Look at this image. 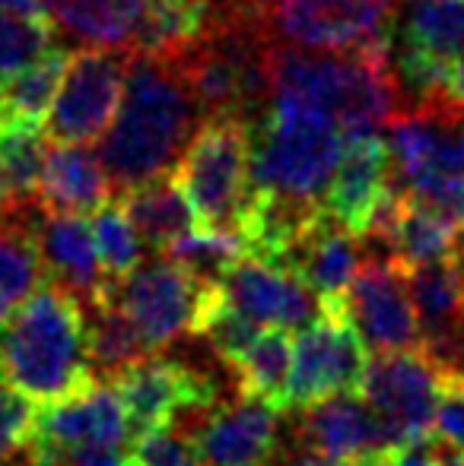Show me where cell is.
<instances>
[{
    "mask_svg": "<svg viewBox=\"0 0 464 466\" xmlns=\"http://www.w3.org/2000/svg\"><path fill=\"white\" fill-rule=\"evenodd\" d=\"M401 0H258L271 42L388 57Z\"/></svg>",
    "mask_w": 464,
    "mask_h": 466,
    "instance_id": "cell-6",
    "label": "cell"
},
{
    "mask_svg": "<svg viewBox=\"0 0 464 466\" xmlns=\"http://www.w3.org/2000/svg\"><path fill=\"white\" fill-rule=\"evenodd\" d=\"M442 371H446V365L423 346L376 352V359H369L359 393L369 400L397 444L429 441Z\"/></svg>",
    "mask_w": 464,
    "mask_h": 466,
    "instance_id": "cell-9",
    "label": "cell"
},
{
    "mask_svg": "<svg viewBox=\"0 0 464 466\" xmlns=\"http://www.w3.org/2000/svg\"><path fill=\"white\" fill-rule=\"evenodd\" d=\"M284 466H369V463H356V461H344V457L325 454V451H315L309 444H299L296 451L284 457Z\"/></svg>",
    "mask_w": 464,
    "mask_h": 466,
    "instance_id": "cell-36",
    "label": "cell"
},
{
    "mask_svg": "<svg viewBox=\"0 0 464 466\" xmlns=\"http://www.w3.org/2000/svg\"><path fill=\"white\" fill-rule=\"evenodd\" d=\"M242 393H252L277 410H290L293 337L286 327H264L248 352L232 365Z\"/></svg>",
    "mask_w": 464,
    "mask_h": 466,
    "instance_id": "cell-25",
    "label": "cell"
},
{
    "mask_svg": "<svg viewBox=\"0 0 464 466\" xmlns=\"http://www.w3.org/2000/svg\"><path fill=\"white\" fill-rule=\"evenodd\" d=\"M36 209L38 207L0 216V324L36 292L45 277L42 254L32 232Z\"/></svg>",
    "mask_w": 464,
    "mask_h": 466,
    "instance_id": "cell-24",
    "label": "cell"
},
{
    "mask_svg": "<svg viewBox=\"0 0 464 466\" xmlns=\"http://www.w3.org/2000/svg\"><path fill=\"white\" fill-rule=\"evenodd\" d=\"M162 254H169V258H175L179 264H185L194 277H201L207 282H220L235 260L245 258L248 248L239 232L194 228V232H188L185 238H179L169 251H162Z\"/></svg>",
    "mask_w": 464,
    "mask_h": 466,
    "instance_id": "cell-28",
    "label": "cell"
},
{
    "mask_svg": "<svg viewBox=\"0 0 464 466\" xmlns=\"http://www.w3.org/2000/svg\"><path fill=\"white\" fill-rule=\"evenodd\" d=\"M344 311L369 352H397L423 346L420 318L410 299L404 267L395 258H363L353 277Z\"/></svg>",
    "mask_w": 464,
    "mask_h": 466,
    "instance_id": "cell-11",
    "label": "cell"
},
{
    "mask_svg": "<svg viewBox=\"0 0 464 466\" xmlns=\"http://www.w3.org/2000/svg\"><path fill=\"white\" fill-rule=\"evenodd\" d=\"M213 282L194 277L185 264L160 254L150 264H137L128 277L108 282L106 295L118 301L130 324L137 327L150 356L175 343L181 333H191L204 295Z\"/></svg>",
    "mask_w": 464,
    "mask_h": 466,
    "instance_id": "cell-7",
    "label": "cell"
},
{
    "mask_svg": "<svg viewBox=\"0 0 464 466\" xmlns=\"http://www.w3.org/2000/svg\"><path fill=\"white\" fill-rule=\"evenodd\" d=\"M299 410V444H309L344 461L369 463L395 448L388 425L378 419L363 393H335Z\"/></svg>",
    "mask_w": 464,
    "mask_h": 466,
    "instance_id": "cell-16",
    "label": "cell"
},
{
    "mask_svg": "<svg viewBox=\"0 0 464 466\" xmlns=\"http://www.w3.org/2000/svg\"><path fill=\"white\" fill-rule=\"evenodd\" d=\"M134 457L140 466H201L188 435L175 422L137 435Z\"/></svg>",
    "mask_w": 464,
    "mask_h": 466,
    "instance_id": "cell-34",
    "label": "cell"
},
{
    "mask_svg": "<svg viewBox=\"0 0 464 466\" xmlns=\"http://www.w3.org/2000/svg\"><path fill=\"white\" fill-rule=\"evenodd\" d=\"M439 466H464V454H459V451H449V448H442Z\"/></svg>",
    "mask_w": 464,
    "mask_h": 466,
    "instance_id": "cell-40",
    "label": "cell"
},
{
    "mask_svg": "<svg viewBox=\"0 0 464 466\" xmlns=\"http://www.w3.org/2000/svg\"><path fill=\"white\" fill-rule=\"evenodd\" d=\"M45 137H48L45 124L0 117V168L10 181L16 213L38 207V181H42L45 156H48Z\"/></svg>",
    "mask_w": 464,
    "mask_h": 466,
    "instance_id": "cell-27",
    "label": "cell"
},
{
    "mask_svg": "<svg viewBox=\"0 0 464 466\" xmlns=\"http://www.w3.org/2000/svg\"><path fill=\"white\" fill-rule=\"evenodd\" d=\"M0 10H13V13H29V16H45V4L42 0H0Z\"/></svg>",
    "mask_w": 464,
    "mask_h": 466,
    "instance_id": "cell-38",
    "label": "cell"
},
{
    "mask_svg": "<svg viewBox=\"0 0 464 466\" xmlns=\"http://www.w3.org/2000/svg\"><path fill=\"white\" fill-rule=\"evenodd\" d=\"M0 380L36 406L93 384L87 305L61 282L38 289L0 324Z\"/></svg>",
    "mask_w": 464,
    "mask_h": 466,
    "instance_id": "cell-2",
    "label": "cell"
},
{
    "mask_svg": "<svg viewBox=\"0 0 464 466\" xmlns=\"http://www.w3.org/2000/svg\"><path fill=\"white\" fill-rule=\"evenodd\" d=\"M391 45H407L442 61L464 55V0H401Z\"/></svg>",
    "mask_w": 464,
    "mask_h": 466,
    "instance_id": "cell-23",
    "label": "cell"
},
{
    "mask_svg": "<svg viewBox=\"0 0 464 466\" xmlns=\"http://www.w3.org/2000/svg\"><path fill=\"white\" fill-rule=\"evenodd\" d=\"M201 108L172 57L130 51L115 124L99 143L102 166L118 194L169 175L198 134Z\"/></svg>",
    "mask_w": 464,
    "mask_h": 466,
    "instance_id": "cell-1",
    "label": "cell"
},
{
    "mask_svg": "<svg viewBox=\"0 0 464 466\" xmlns=\"http://www.w3.org/2000/svg\"><path fill=\"white\" fill-rule=\"evenodd\" d=\"M32 232H36V245L48 279L70 289L83 305H93L106 295L112 277L102 267L93 226L87 216L38 209Z\"/></svg>",
    "mask_w": 464,
    "mask_h": 466,
    "instance_id": "cell-17",
    "label": "cell"
},
{
    "mask_svg": "<svg viewBox=\"0 0 464 466\" xmlns=\"http://www.w3.org/2000/svg\"><path fill=\"white\" fill-rule=\"evenodd\" d=\"M401 194L407 200L420 203V207L436 209V213L446 216L452 226H459L464 232V168H459V172L423 175V178L404 185Z\"/></svg>",
    "mask_w": 464,
    "mask_h": 466,
    "instance_id": "cell-32",
    "label": "cell"
},
{
    "mask_svg": "<svg viewBox=\"0 0 464 466\" xmlns=\"http://www.w3.org/2000/svg\"><path fill=\"white\" fill-rule=\"evenodd\" d=\"M452 137L459 143V153L464 156V111H455L452 115Z\"/></svg>",
    "mask_w": 464,
    "mask_h": 466,
    "instance_id": "cell-39",
    "label": "cell"
},
{
    "mask_svg": "<svg viewBox=\"0 0 464 466\" xmlns=\"http://www.w3.org/2000/svg\"><path fill=\"white\" fill-rule=\"evenodd\" d=\"M442 448H433V438L429 441H407L395 444V448L382 451L369 466H439Z\"/></svg>",
    "mask_w": 464,
    "mask_h": 466,
    "instance_id": "cell-35",
    "label": "cell"
},
{
    "mask_svg": "<svg viewBox=\"0 0 464 466\" xmlns=\"http://www.w3.org/2000/svg\"><path fill=\"white\" fill-rule=\"evenodd\" d=\"M121 207L128 213L130 226L140 235V241L153 248L156 254L169 251L179 238L201 228L198 213H194L191 200H188L175 175H160V178L124 190Z\"/></svg>",
    "mask_w": 464,
    "mask_h": 466,
    "instance_id": "cell-21",
    "label": "cell"
},
{
    "mask_svg": "<svg viewBox=\"0 0 464 466\" xmlns=\"http://www.w3.org/2000/svg\"><path fill=\"white\" fill-rule=\"evenodd\" d=\"M89 226H93L102 267H106V273L112 279L128 277V273L143 260L140 235H137V228L130 226L121 203L108 200V203H102L99 209H93V213H89Z\"/></svg>",
    "mask_w": 464,
    "mask_h": 466,
    "instance_id": "cell-29",
    "label": "cell"
},
{
    "mask_svg": "<svg viewBox=\"0 0 464 466\" xmlns=\"http://www.w3.org/2000/svg\"><path fill=\"white\" fill-rule=\"evenodd\" d=\"M42 4L61 29L99 48H128L147 10V0H42Z\"/></svg>",
    "mask_w": 464,
    "mask_h": 466,
    "instance_id": "cell-22",
    "label": "cell"
},
{
    "mask_svg": "<svg viewBox=\"0 0 464 466\" xmlns=\"http://www.w3.org/2000/svg\"><path fill=\"white\" fill-rule=\"evenodd\" d=\"M181 190L198 213L201 228L239 232L254 197L252 127L239 117H211L179 159Z\"/></svg>",
    "mask_w": 464,
    "mask_h": 466,
    "instance_id": "cell-5",
    "label": "cell"
},
{
    "mask_svg": "<svg viewBox=\"0 0 464 466\" xmlns=\"http://www.w3.org/2000/svg\"><path fill=\"white\" fill-rule=\"evenodd\" d=\"M128 61L130 48L89 45L83 51H70L61 89L45 115V134L55 143L99 140L121 105Z\"/></svg>",
    "mask_w": 464,
    "mask_h": 466,
    "instance_id": "cell-8",
    "label": "cell"
},
{
    "mask_svg": "<svg viewBox=\"0 0 464 466\" xmlns=\"http://www.w3.org/2000/svg\"><path fill=\"white\" fill-rule=\"evenodd\" d=\"M55 29L45 16L0 10V76L29 67L51 48Z\"/></svg>",
    "mask_w": 464,
    "mask_h": 466,
    "instance_id": "cell-30",
    "label": "cell"
},
{
    "mask_svg": "<svg viewBox=\"0 0 464 466\" xmlns=\"http://www.w3.org/2000/svg\"><path fill=\"white\" fill-rule=\"evenodd\" d=\"M29 441L45 448H124L134 441L121 397L108 380H93L67 397L36 410Z\"/></svg>",
    "mask_w": 464,
    "mask_h": 466,
    "instance_id": "cell-14",
    "label": "cell"
},
{
    "mask_svg": "<svg viewBox=\"0 0 464 466\" xmlns=\"http://www.w3.org/2000/svg\"><path fill=\"white\" fill-rule=\"evenodd\" d=\"M363 258V238L344 228L337 219H331L322 207V213L299 232V238L293 241L280 264L290 267L318 295L322 308H344V295H347Z\"/></svg>",
    "mask_w": 464,
    "mask_h": 466,
    "instance_id": "cell-19",
    "label": "cell"
},
{
    "mask_svg": "<svg viewBox=\"0 0 464 466\" xmlns=\"http://www.w3.org/2000/svg\"><path fill=\"white\" fill-rule=\"evenodd\" d=\"M369 346L344 308H322L293 337L290 406H309L335 393H359L369 369Z\"/></svg>",
    "mask_w": 464,
    "mask_h": 466,
    "instance_id": "cell-10",
    "label": "cell"
},
{
    "mask_svg": "<svg viewBox=\"0 0 464 466\" xmlns=\"http://www.w3.org/2000/svg\"><path fill=\"white\" fill-rule=\"evenodd\" d=\"M36 410L38 406L32 400L0 380V466L26 463V448L36 429Z\"/></svg>",
    "mask_w": 464,
    "mask_h": 466,
    "instance_id": "cell-31",
    "label": "cell"
},
{
    "mask_svg": "<svg viewBox=\"0 0 464 466\" xmlns=\"http://www.w3.org/2000/svg\"><path fill=\"white\" fill-rule=\"evenodd\" d=\"M112 181L102 156L87 143H51L38 181V207L89 216L112 200Z\"/></svg>",
    "mask_w": 464,
    "mask_h": 466,
    "instance_id": "cell-20",
    "label": "cell"
},
{
    "mask_svg": "<svg viewBox=\"0 0 464 466\" xmlns=\"http://www.w3.org/2000/svg\"><path fill=\"white\" fill-rule=\"evenodd\" d=\"M442 108L446 111H464V55L449 61L446 93H442Z\"/></svg>",
    "mask_w": 464,
    "mask_h": 466,
    "instance_id": "cell-37",
    "label": "cell"
},
{
    "mask_svg": "<svg viewBox=\"0 0 464 466\" xmlns=\"http://www.w3.org/2000/svg\"><path fill=\"white\" fill-rule=\"evenodd\" d=\"M433 441L464 454V369H455V365H446L442 371Z\"/></svg>",
    "mask_w": 464,
    "mask_h": 466,
    "instance_id": "cell-33",
    "label": "cell"
},
{
    "mask_svg": "<svg viewBox=\"0 0 464 466\" xmlns=\"http://www.w3.org/2000/svg\"><path fill=\"white\" fill-rule=\"evenodd\" d=\"M395 187L391 181L388 143L378 134H353L337 162V172L325 190V213L337 219L344 228L363 238L376 209Z\"/></svg>",
    "mask_w": 464,
    "mask_h": 466,
    "instance_id": "cell-18",
    "label": "cell"
},
{
    "mask_svg": "<svg viewBox=\"0 0 464 466\" xmlns=\"http://www.w3.org/2000/svg\"><path fill=\"white\" fill-rule=\"evenodd\" d=\"M280 412L267 400L239 393L232 403L207 406L198 429L185 435L201 466H271L280 444Z\"/></svg>",
    "mask_w": 464,
    "mask_h": 466,
    "instance_id": "cell-12",
    "label": "cell"
},
{
    "mask_svg": "<svg viewBox=\"0 0 464 466\" xmlns=\"http://www.w3.org/2000/svg\"><path fill=\"white\" fill-rule=\"evenodd\" d=\"M124 466H140V463H137V457L130 454V457H128V463H124Z\"/></svg>",
    "mask_w": 464,
    "mask_h": 466,
    "instance_id": "cell-41",
    "label": "cell"
},
{
    "mask_svg": "<svg viewBox=\"0 0 464 466\" xmlns=\"http://www.w3.org/2000/svg\"><path fill=\"white\" fill-rule=\"evenodd\" d=\"M70 64L67 48H48L29 67L0 76V117L45 124L51 102L61 89L64 70Z\"/></svg>",
    "mask_w": 464,
    "mask_h": 466,
    "instance_id": "cell-26",
    "label": "cell"
},
{
    "mask_svg": "<svg viewBox=\"0 0 464 466\" xmlns=\"http://www.w3.org/2000/svg\"><path fill=\"white\" fill-rule=\"evenodd\" d=\"M226 301L264 327L303 330L318 318L322 301L290 267L245 254L220 279Z\"/></svg>",
    "mask_w": 464,
    "mask_h": 466,
    "instance_id": "cell-15",
    "label": "cell"
},
{
    "mask_svg": "<svg viewBox=\"0 0 464 466\" xmlns=\"http://www.w3.org/2000/svg\"><path fill=\"white\" fill-rule=\"evenodd\" d=\"M128 410L130 435L179 422L185 412H201L213 403V387L204 374L169 359H140L108 378Z\"/></svg>",
    "mask_w": 464,
    "mask_h": 466,
    "instance_id": "cell-13",
    "label": "cell"
},
{
    "mask_svg": "<svg viewBox=\"0 0 464 466\" xmlns=\"http://www.w3.org/2000/svg\"><path fill=\"white\" fill-rule=\"evenodd\" d=\"M347 147L344 127L322 108L273 98L252 134V181L280 200L322 207Z\"/></svg>",
    "mask_w": 464,
    "mask_h": 466,
    "instance_id": "cell-4",
    "label": "cell"
},
{
    "mask_svg": "<svg viewBox=\"0 0 464 466\" xmlns=\"http://www.w3.org/2000/svg\"><path fill=\"white\" fill-rule=\"evenodd\" d=\"M19 466H26V463H19Z\"/></svg>",
    "mask_w": 464,
    "mask_h": 466,
    "instance_id": "cell-42",
    "label": "cell"
},
{
    "mask_svg": "<svg viewBox=\"0 0 464 466\" xmlns=\"http://www.w3.org/2000/svg\"><path fill=\"white\" fill-rule=\"evenodd\" d=\"M267 83L271 98H293L328 111L347 137L378 134L404 105L388 57L376 55L271 42Z\"/></svg>",
    "mask_w": 464,
    "mask_h": 466,
    "instance_id": "cell-3",
    "label": "cell"
}]
</instances>
